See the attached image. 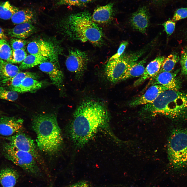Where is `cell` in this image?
<instances>
[{
	"label": "cell",
	"mask_w": 187,
	"mask_h": 187,
	"mask_svg": "<svg viewBox=\"0 0 187 187\" xmlns=\"http://www.w3.org/2000/svg\"><path fill=\"white\" fill-rule=\"evenodd\" d=\"M70 128L71 138L77 147L86 144L98 131L108 127L109 115L100 103L88 100L82 102L73 115Z\"/></svg>",
	"instance_id": "1"
},
{
	"label": "cell",
	"mask_w": 187,
	"mask_h": 187,
	"mask_svg": "<svg viewBox=\"0 0 187 187\" xmlns=\"http://www.w3.org/2000/svg\"><path fill=\"white\" fill-rule=\"evenodd\" d=\"M140 113L147 118L162 115L172 119L181 118L187 113V94L178 90H165L152 103L144 105Z\"/></svg>",
	"instance_id": "2"
},
{
	"label": "cell",
	"mask_w": 187,
	"mask_h": 187,
	"mask_svg": "<svg viewBox=\"0 0 187 187\" xmlns=\"http://www.w3.org/2000/svg\"><path fill=\"white\" fill-rule=\"evenodd\" d=\"M61 27L65 34L71 39L83 42H89L97 46L101 45L103 42L101 29L87 11L69 16L62 21Z\"/></svg>",
	"instance_id": "3"
},
{
	"label": "cell",
	"mask_w": 187,
	"mask_h": 187,
	"mask_svg": "<svg viewBox=\"0 0 187 187\" xmlns=\"http://www.w3.org/2000/svg\"><path fill=\"white\" fill-rule=\"evenodd\" d=\"M32 127L36 133V142L39 149L50 154L58 151L62 144L63 138L56 114L35 115L32 120Z\"/></svg>",
	"instance_id": "4"
},
{
	"label": "cell",
	"mask_w": 187,
	"mask_h": 187,
	"mask_svg": "<svg viewBox=\"0 0 187 187\" xmlns=\"http://www.w3.org/2000/svg\"><path fill=\"white\" fill-rule=\"evenodd\" d=\"M169 162L177 168L187 165V129L173 130L169 137L167 145Z\"/></svg>",
	"instance_id": "5"
},
{
	"label": "cell",
	"mask_w": 187,
	"mask_h": 187,
	"mask_svg": "<svg viewBox=\"0 0 187 187\" xmlns=\"http://www.w3.org/2000/svg\"><path fill=\"white\" fill-rule=\"evenodd\" d=\"M145 51V49L136 52H124L117 58L109 60L105 69L107 79L113 83L121 81L128 66L137 61Z\"/></svg>",
	"instance_id": "6"
},
{
	"label": "cell",
	"mask_w": 187,
	"mask_h": 187,
	"mask_svg": "<svg viewBox=\"0 0 187 187\" xmlns=\"http://www.w3.org/2000/svg\"><path fill=\"white\" fill-rule=\"evenodd\" d=\"M3 151L6 159L27 172L35 175L39 173L36 159L30 153L16 149L9 143L4 145Z\"/></svg>",
	"instance_id": "7"
},
{
	"label": "cell",
	"mask_w": 187,
	"mask_h": 187,
	"mask_svg": "<svg viewBox=\"0 0 187 187\" xmlns=\"http://www.w3.org/2000/svg\"><path fill=\"white\" fill-rule=\"evenodd\" d=\"M88 60L85 52L74 49L69 50L65 64L67 69L75 73L79 78L85 71Z\"/></svg>",
	"instance_id": "8"
},
{
	"label": "cell",
	"mask_w": 187,
	"mask_h": 187,
	"mask_svg": "<svg viewBox=\"0 0 187 187\" xmlns=\"http://www.w3.org/2000/svg\"><path fill=\"white\" fill-rule=\"evenodd\" d=\"M6 139L11 145L18 150L30 153L36 159L39 158L37 146L34 140L25 134L17 133Z\"/></svg>",
	"instance_id": "9"
},
{
	"label": "cell",
	"mask_w": 187,
	"mask_h": 187,
	"mask_svg": "<svg viewBox=\"0 0 187 187\" xmlns=\"http://www.w3.org/2000/svg\"><path fill=\"white\" fill-rule=\"evenodd\" d=\"M27 48L30 54L40 55L48 58L51 61L58 63L56 48L49 42L42 39L33 41L28 44Z\"/></svg>",
	"instance_id": "10"
},
{
	"label": "cell",
	"mask_w": 187,
	"mask_h": 187,
	"mask_svg": "<svg viewBox=\"0 0 187 187\" xmlns=\"http://www.w3.org/2000/svg\"><path fill=\"white\" fill-rule=\"evenodd\" d=\"M39 69L50 77L52 83L60 91L63 90L64 76L58 63L48 61L39 65Z\"/></svg>",
	"instance_id": "11"
},
{
	"label": "cell",
	"mask_w": 187,
	"mask_h": 187,
	"mask_svg": "<svg viewBox=\"0 0 187 187\" xmlns=\"http://www.w3.org/2000/svg\"><path fill=\"white\" fill-rule=\"evenodd\" d=\"M167 90H168L166 88L158 85L150 86L143 94L131 100L129 103V106L135 107L151 103L161 93Z\"/></svg>",
	"instance_id": "12"
},
{
	"label": "cell",
	"mask_w": 187,
	"mask_h": 187,
	"mask_svg": "<svg viewBox=\"0 0 187 187\" xmlns=\"http://www.w3.org/2000/svg\"><path fill=\"white\" fill-rule=\"evenodd\" d=\"M161 85L170 90H178L180 88L179 81L171 72H162L151 78L148 85Z\"/></svg>",
	"instance_id": "13"
},
{
	"label": "cell",
	"mask_w": 187,
	"mask_h": 187,
	"mask_svg": "<svg viewBox=\"0 0 187 187\" xmlns=\"http://www.w3.org/2000/svg\"><path fill=\"white\" fill-rule=\"evenodd\" d=\"M23 122L22 119L15 117H0V135L9 137L19 132Z\"/></svg>",
	"instance_id": "14"
},
{
	"label": "cell",
	"mask_w": 187,
	"mask_h": 187,
	"mask_svg": "<svg viewBox=\"0 0 187 187\" xmlns=\"http://www.w3.org/2000/svg\"><path fill=\"white\" fill-rule=\"evenodd\" d=\"M149 14L148 9L145 6H143L132 14L130 22L134 29L145 34L149 25Z\"/></svg>",
	"instance_id": "15"
},
{
	"label": "cell",
	"mask_w": 187,
	"mask_h": 187,
	"mask_svg": "<svg viewBox=\"0 0 187 187\" xmlns=\"http://www.w3.org/2000/svg\"><path fill=\"white\" fill-rule=\"evenodd\" d=\"M165 57L159 56L150 62L145 68L143 74L134 82L133 85L138 86L146 80L157 75L159 72Z\"/></svg>",
	"instance_id": "16"
},
{
	"label": "cell",
	"mask_w": 187,
	"mask_h": 187,
	"mask_svg": "<svg viewBox=\"0 0 187 187\" xmlns=\"http://www.w3.org/2000/svg\"><path fill=\"white\" fill-rule=\"evenodd\" d=\"M113 4L112 3L97 6L91 16L92 19L96 23L105 24L111 20L114 14Z\"/></svg>",
	"instance_id": "17"
},
{
	"label": "cell",
	"mask_w": 187,
	"mask_h": 187,
	"mask_svg": "<svg viewBox=\"0 0 187 187\" xmlns=\"http://www.w3.org/2000/svg\"><path fill=\"white\" fill-rule=\"evenodd\" d=\"M20 72L17 66L0 59V84L6 85Z\"/></svg>",
	"instance_id": "18"
},
{
	"label": "cell",
	"mask_w": 187,
	"mask_h": 187,
	"mask_svg": "<svg viewBox=\"0 0 187 187\" xmlns=\"http://www.w3.org/2000/svg\"><path fill=\"white\" fill-rule=\"evenodd\" d=\"M35 27L30 22L17 24L13 28L8 29V34L10 37L22 39H25L33 33Z\"/></svg>",
	"instance_id": "19"
},
{
	"label": "cell",
	"mask_w": 187,
	"mask_h": 187,
	"mask_svg": "<svg viewBox=\"0 0 187 187\" xmlns=\"http://www.w3.org/2000/svg\"><path fill=\"white\" fill-rule=\"evenodd\" d=\"M147 58L145 57L141 61H137L129 65L122 77L121 81L141 76L144 72L145 64Z\"/></svg>",
	"instance_id": "20"
},
{
	"label": "cell",
	"mask_w": 187,
	"mask_h": 187,
	"mask_svg": "<svg viewBox=\"0 0 187 187\" xmlns=\"http://www.w3.org/2000/svg\"><path fill=\"white\" fill-rule=\"evenodd\" d=\"M43 83L33 78L27 77L25 78L17 87L10 90L19 93L34 92L41 88Z\"/></svg>",
	"instance_id": "21"
},
{
	"label": "cell",
	"mask_w": 187,
	"mask_h": 187,
	"mask_svg": "<svg viewBox=\"0 0 187 187\" xmlns=\"http://www.w3.org/2000/svg\"><path fill=\"white\" fill-rule=\"evenodd\" d=\"M18 177V173L12 168H5L0 171V183L3 187H13Z\"/></svg>",
	"instance_id": "22"
},
{
	"label": "cell",
	"mask_w": 187,
	"mask_h": 187,
	"mask_svg": "<svg viewBox=\"0 0 187 187\" xmlns=\"http://www.w3.org/2000/svg\"><path fill=\"white\" fill-rule=\"evenodd\" d=\"M48 61H51L48 58L40 55L30 54L27 56L19 68L22 70L30 68Z\"/></svg>",
	"instance_id": "23"
},
{
	"label": "cell",
	"mask_w": 187,
	"mask_h": 187,
	"mask_svg": "<svg viewBox=\"0 0 187 187\" xmlns=\"http://www.w3.org/2000/svg\"><path fill=\"white\" fill-rule=\"evenodd\" d=\"M34 17V13L31 9L24 8L16 12L11 18L12 22L15 24L30 22Z\"/></svg>",
	"instance_id": "24"
},
{
	"label": "cell",
	"mask_w": 187,
	"mask_h": 187,
	"mask_svg": "<svg viewBox=\"0 0 187 187\" xmlns=\"http://www.w3.org/2000/svg\"><path fill=\"white\" fill-rule=\"evenodd\" d=\"M27 77L37 79L39 78V76L35 72H19L6 85L8 86L9 89L10 90L12 88L18 86L25 78Z\"/></svg>",
	"instance_id": "25"
},
{
	"label": "cell",
	"mask_w": 187,
	"mask_h": 187,
	"mask_svg": "<svg viewBox=\"0 0 187 187\" xmlns=\"http://www.w3.org/2000/svg\"><path fill=\"white\" fill-rule=\"evenodd\" d=\"M19 9L8 1L0 2V19L4 20L11 19L13 15Z\"/></svg>",
	"instance_id": "26"
},
{
	"label": "cell",
	"mask_w": 187,
	"mask_h": 187,
	"mask_svg": "<svg viewBox=\"0 0 187 187\" xmlns=\"http://www.w3.org/2000/svg\"><path fill=\"white\" fill-rule=\"evenodd\" d=\"M179 59V56L176 54L170 55L164 59L158 73L163 72H171Z\"/></svg>",
	"instance_id": "27"
},
{
	"label": "cell",
	"mask_w": 187,
	"mask_h": 187,
	"mask_svg": "<svg viewBox=\"0 0 187 187\" xmlns=\"http://www.w3.org/2000/svg\"><path fill=\"white\" fill-rule=\"evenodd\" d=\"M12 50L6 40L0 39V59L8 62L11 56Z\"/></svg>",
	"instance_id": "28"
},
{
	"label": "cell",
	"mask_w": 187,
	"mask_h": 187,
	"mask_svg": "<svg viewBox=\"0 0 187 187\" xmlns=\"http://www.w3.org/2000/svg\"><path fill=\"white\" fill-rule=\"evenodd\" d=\"M27 56V54L24 48L12 50L9 62L12 64L22 63Z\"/></svg>",
	"instance_id": "29"
},
{
	"label": "cell",
	"mask_w": 187,
	"mask_h": 187,
	"mask_svg": "<svg viewBox=\"0 0 187 187\" xmlns=\"http://www.w3.org/2000/svg\"><path fill=\"white\" fill-rule=\"evenodd\" d=\"M17 92L0 86V99L14 101L18 98Z\"/></svg>",
	"instance_id": "30"
},
{
	"label": "cell",
	"mask_w": 187,
	"mask_h": 187,
	"mask_svg": "<svg viewBox=\"0 0 187 187\" xmlns=\"http://www.w3.org/2000/svg\"><path fill=\"white\" fill-rule=\"evenodd\" d=\"M28 43L27 41L14 38L10 39V45L12 50L23 49Z\"/></svg>",
	"instance_id": "31"
},
{
	"label": "cell",
	"mask_w": 187,
	"mask_h": 187,
	"mask_svg": "<svg viewBox=\"0 0 187 187\" xmlns=\"http://www.w3.org/2000/svg\"><path fill=\"white\" fill-rule=\"evenodd\" d=\"M180 63L182 74L187 76V46L181 51Z\"/></svg>",
	"instance_id": "32"
},
{
	"label": "cell",
	"mask_w": 187,
	"mask_h": 187,
	"mask_svg": "<svg viewBox=\"0 0 187 187\" xmlns=\"http://www.w3.org/2000/svg\"><path fill=\"white\" fill-rule=\"evenodd\" d=\"M187 17V7L177 9L175 12L172 18L173 21H179Z\"/></svg>",
	"instance_id": "33"
},
{
	"label": "cell",
	"mask_w": 187,
	"mask_h": 187,
	"mask_svg": "<svg viewBox=\"0 0 187 187\" xmlns=\"http://www.w3.org/2000/svg\"><path fill=\"white\" fill-rule=\"evenodd\" d=\"M57 4L58 5H68L78 7L85 6L79 0H57Z\"/></svg>",
	"instance_id": "34"
},
{
	"label": "cell",
	"mask_w": 187,
	"mask_h": 187,
	"mask_svg": "<svg viewBox=\"0 0 187 187\" xmlns=\"http://www.w3.org/2000/svg\"><path fill=\"white\" fill-rule=\"evenodd\" d=\"M164 30L168 35H170L174 32L175 27V22L169 20L165 22L162 24Z\"/></svg>",
	"instance_id": "35"
},
{
	"label": "cell",
	"mask_w": 187,
	"mask_h": 187,
	"mask_svg": "<svg viewBox=\"0 0 187 187\" xmlns=\"http://www.w3.org/2000/svg\"><path fill=\"white\" fill-rule=\"evenodd\" d=\"M129 44L127 41L122 42L120 44L117 52L111 57L109 60L117 58L120 57L124 53L126 46Z\"/></svg>",
	"instance_id": "36"
},
{
	"label": "cell",
	"mask_w": 187,
	"mask_h": 187,
	"mask_svg": "<svg viewBox=\"0 0 187 187\" xmlns=\"http://www.w3.org/2000/svg\"><path fill=\"white\" fill-rule=\"evenodd\" d=\"M67 187H92L88 182L82 180L71 185Z\"/></svg>",
	"instance_id": "37"
},
{
	"label": "cell",
	"mask_w": 187,
	"mask_h": 187,
	"mask_svg": "<svg viewBox=\"0 0 187 187\" xmlns=\"http://www.w3.org/2000/svg\"><path fill=\"white\" fill-rule=\"evenodd\" d=\"M8 37L5 34L4 30L0 27V39L6 40Z\"/></svg>",
	"instance_id": "38"
},
{
	"label": "cell",
	"mask_w": 187,
	"mask_h": 187,
	"mask_svg": "<svg viewBox=\"0 0 187 187\" xmlns=\"http://www.w3.org/2000/svg\"><path fill=\"white\" fill-rule=\"evenodd\" d=\"M80 2L85 6L86 4L94 2L97 0H79Z\"/></svg>",
	"instance_id": "39"
},
{
	"label": "cell",
	"mask_w": 187,
	"mask_h": 187,
	"mask_svg": "<svg viewBox=\"0 0 187 187\" xmlns=\"http://www.w3.org/2000/svg\"><path fill=\"white\" fill-rule=\"evenodd\" d=\"M155 2H165L167 0H152Z\"/></svg>",
	"instance_id": "40"
},
{
	"label": "cell",
	"mask_w": 187,
	"mask_h": 187,
	"mask_svg": "<svg viewBox=\"0 0 187 187\" xmlns=\"http://www.w3.org/2000/svg\"><path fill=\"white\" fill-rule=\"evenodd\" d=\"M48 187H52V184H51Z\"/></svg>",
	"instance_id": "41"
},
{
	"label": "cell",
	"mask_w": 187,
	"mask_h": 187,
	"mask_svg": "<svg viewBox=\"0 0 187 187\" xmlns=\"http://www.w3.org/2000/svg\"><path fill=\"white\" fill-rule=\"evenodd\" d=\"M186 38L187 39V31H186Z\"/></svg>",
	"instance_id": "42"
},
{
	"label": "cell",
	"mask_w": 187,
	"mask_h": 187,
	"mask_svg": "<svg viewBox=\"0 0 187 187\" xmlns=\"http://www.w3.org/2000/svg\"><path fill=\"white\" fill-rule=\"evenodd\" d=\"M2 113V112L0 110V114H1Z\"/></svg>",
	"instance_id": "43"
}]
</instances>
